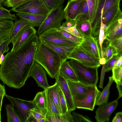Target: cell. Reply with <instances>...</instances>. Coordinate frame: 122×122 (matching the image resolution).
I'll return each instance as SVG.
<instances>
[{"instance_id":"obj_1","label":"cell","mask_w":122,"mask_h":122,"mask_svg":"<svg viewBox=\"0 0 122 122\" xmlns=\"http://www.w3.org/2000/svg\"><path fill=\"white\" fill-rule=\"evenodd\" d=\"M40 42L38 36L33 34L5 56L0 69V79L3 83L16 89L24 86L29 77Z\"/></svg>"},{"instance_id":"obj_2","label":"cell","mask_w":122,"mask_h":122,"mask_svg":"<svg viewBox=\"0 0 122 122\" xmlns=\"http://www.w3.org/2000/svg\"><path fill=\"white\" fill-rule=\"evenodd\" d=\"M34 60L44 69L52 78H54L59 74L60 67L64 61L55 52L40 41L35 54Z\"/></svg>"},{"instance_id":"obj_3","label":"cell","mask_w":122,"mask_h":122,"mask_svg":"<svg viewBox=\"0 0 122 122\" xmlns=\"http://www.w3.org/2000/svg\"><path fill=\"white\" fill-rule=\"evenodd\" d=\"M68 62L79 81L88 86H96L98 80V68L87 67L77 61L70 59Z\"/></svg>"},{"instance_id":"obj_4","label":"cell","mask_w":122,"mask_h":122,"mask_svg":"<svg viewBox=\"0 0 122 122\" xmlns=\"http://www.w3.org/2000/svg\"><path fill=\"white\" fill-rule=\"evenodd\" d=\"M5 96L10 102L21 122H30L31 119V110L36 107L33 100H23L6 94Z\"/></svg>"},{"instance_id":"obj_5","label":"cell","mask_w":122,"mask_h":122,"mask_svg":"<svg viewBox=\"0 0 122 122\" xmlns=\"http://www.w3.org/2000/svg\"><path fill=\"white\" fill-rule=\"evenodd\" d=\"M64 19L63 6L60 5L51 9L44 22L38 27L37 35L39 36L45 30L50 28L58 29Z\"/></svg>"},{"instance_id":"obj_6","label":"cell","mask_w":122,"mask_h":122,"mask_svg":"<svg viewBox=\"0 0 122 122\" xmlns=\"http://www.w3.org/2000/svg\"><path fill=\"white\" fill-rule=\"evenodd\" d=\"M121 0H97L94 16L91 21L92 36L95 37L99 34L101 16L110 7Z\"/></svg>"},{"instance_id":"obj_7","label":"cell","mask_w":122,"mask_h":122,"mask_svg":"<svg viewBox=\"0 0 122 122\" xmlns=\"http://www.w3.org/2000/svg\"><path fill=\"white\" fill-rule=\"evenodd\" d=\"M49 11L44 0H26L12 10L17 13L41 15H46Z\"/></svg>"},{"instance_id":"obj_8","label":"cell","mask_w":122,"mask_h":122,"mask_svg":"<svg viewBox=\"0 0 122 122\" xmlns=\"http://www.w3.org/2000/svg\"><path fill=\"white\" fill-rule=\"evenodd\" d=\"M101 92L96 86H89V91L84 96L81 98L73 97L76 108L93 111Z\"/></svg>"},{"instance_id":"obj_9","label":"cell","mask_w":122,"mask_h":122,"mask_svg":"<svg viewBox=\"0 0 122 122\" xmlns=\"http://www.w3.org/2000/svg\"><path fill=\"white\" fill-rule=\"evenodd\" d=\"M71 59L77 61L87 67L98 68L101 66L98 59L89 55L79 45L69 55L68 59Z\"/></svg>"},{"instance_id":"obj_10","label":"cell","mask_w":122,"mask_h":122,"mask_svg":"<svg viewBox=\"0 0 122 122\" xmlns=\"http://www.w3.org/2000/svg\"><path fill=\"white\" fill-rule=\"evenodd\" d=\"M106 39L110 42L122 36V12L120 10L113 17L104 30Z\"/></svg>"},{"instance_id":"obj_11","label":"cell","mask_w":122,"mask_h":122,"mask_svg":"<svg viewBox=\"0 0 122 122\" xmlns=\"http://www.w3.org/2000/svg\"><path fill=\"white\" fill-rule=\"evenodd\" d=\"M57 29L50 28L45 30L38 36L40 40L55 44L74 46L78 45L62 36L58 32Z\"/></svg>"},{"instance_id":"obj_12","label":"cell","mask_w":122,"mask_h":122,"mask_svg":"<svg viewBox=\"0 0 122 122\" xmlns=\"http://www.w3.org/2000/svg\"><path fill=\"white\" fill-rule=\"evenodd\" d=\"M98 39L91 36L82 38L79 45L89 55L99 59L101 58V52Z\"/></svg>"},{"instance_id":"obj_13","label":"cell","mask_w":122,"mask_h":122,"mask_svg":"<svg viewBox=\"0 0 122 122\" xmlns=\"http://www.w3.org/2000/svg\"><path fill=\"white\" fill-rule=\"evenodd\" d=\"M119 99L118 98L115 100L99 106L95 112V118L97 122H105L110 121V116L118 105Z\"/></svg>"},{"instance_id":"obj_14","label":"cell","mask_w":122,"mask_h":122,"mask_svg":"<svg viewBox=\"0 0 122 122\" xmlns=\"http://www.w3.org/2000/svg\"><path fill=\"white\" fill-rule=\"evenodd\" d=\"M30 76L35 80L38 86L44 90L50 86L48 83L46 71L41 65L35 61L30 73Z\"/></svg>"},{"instance_id":"obj_15","label":"cell","mask_w":122,"mask_h":122,"mask_svg":"<svg viewBox=\"0 0 122 122\" xmlns=\"http://www.w3.org/2000/svg\"><path fill=\"white\" fill-rule=\"evenodd\" d=\"M55 78L56 82L59 85L65 97L68 110L71 112L75 110L76 108L66 80L59 73Z\"/></svg>"},{"instance_id":"obj_16","label":"cell","mask_w":122,"mask_h":122,"mask_svg":"<svg viewBox=\"0 0 122 122\" xmlns=\"http://www.w3.org/2000/svg\"><path fill=\"white\" fill-rule=\"evenodd\" d=\"M32 25H27L17 33L12 42L13 45L11 51H14L31 36L36 34L37 31Z\"/></svg>"},{"instance_id":"obj_17","label":"cell","mask_w":122,"mask_h":122,"mask_svg":"<svg viewBox=\"0 0 122 122\" xmlns=\"http://www.w3.org/2000/svg\"><path fill=\"white\" fill-rule=\"evenodd\" d=\"M40 41L55 52L64 61L68 59L69 55L77 46L55 44L45 41Z\"/></svg>"},{"instance_id":"obj_18","label":"cell","mask_w":122,"mask_h":122,"mask_svg":"<svg viewBox=\"0 0 122 122\" xmlns=\"http://www.w3.org/2000/svg\"><path fill=\"white\" fill-rule=\"evenodd\" d=\"M66 80L73 97L81 98L88 92L89 86L79 81H74L68 80Z\"/></svg>"},{"instance_id":"obj_19","label":"cell","mask_w":122,"mask_h":122,"mask_svg":"<svg viewBox=\"0 0 122 122\" xmlns=\"http://www.w3.org/2000/svg\"><path fill=\"white\" fill-rule=\"evenodd\" d=\"M83 0H72L68 1L64 9V19L66 20H75L78 13L81 2Z\"/></svg>"},{"instance_id":"obj_20","label":"cell","mask_w":122,"mask_h":122,"mask_svg":"<svg viewBox=\"0 0 122 122\" xmlns=\"http://www.w3.org/2000/svg\"><path fill=\"white\" fill-rule=\"evenodd\" d=\"M14 23L11 20L0 19V42L10 37Z\"/></svg>"},{"instance_id":"obj_21","label":"cell","mask_w":122,"mask_h":122,"mask_svg":"<svg viewBox=\"0 0 122 122\" xmlns=\"http://www.w3.org/2000/svg\"><path fill=\"white\" fill-rule=\"evenodd\" d=\"M16 14L20 18L27 20L34 27H39L46 18L47 15H41L23 13L16 12Z\"/></svg>"},{"instance_id":"obj_22","label":"cell","mask_w":122,"mask_h":122,"mask_svg":"<svg viewBox=\"0 0 122 122\" xmlns=\"http://www.w3.org/2000/svg\"><path fill=\"white\" fill-rule=\"evenodd\" d=\"M59 73L66 80L74 81H79L74 70L67 60L62 63Z\"/></svg>"},{"instance_id":"obj_23","label":"cell","mask_w":122,"mask_h":122,"mask_svg":"<svg viewBox=\"0 0 122 122\" xmlns=\"http://www.w3.org/2000/svg\"><path fill=\"white\" fill-rule=\"evenodd\" d=\"M76 28L82 38L92 36L90 22L86 19L76 20Z\"/></svg>"},{"instance_id":"obj_24","label":"cell","mask_w":122,"mask_h":122,"mask_svg":"<svg viewBox=\"0 0 122 122\" xmlns=\"http://www.w3.org/2000/svg\"><path fill=\"white\" fill-rule=\"evenodd\" d=\"M119 2L108 9L101 16V22L107 26L113 17L121 10Z\"/></svg>"},{"instance_id":"obj_25","label":"cell","mask_w":122,"mask_h":122,"mask_svg":"<svg viewBox=\"0 0 122 122\" xmlns=\"http://www.w3.org/2000/svg\"><path fill=\"white\" fill-rule=\"evenodd\" d=\"M60 88L57 83L50 86L46 89L47 93L56 105L59 112L61 114V111L59 103V92Z\"/></svg>"},{"instance_id":"obj_26","label":"cell","mask_w":122,"mask_h":122,"mask_svg":"<svg viewBox=\"0 0 122 122\" xmlns=\"http://www.w3.org/2000/svg\"><path fill=\"white\" fill-rule=\"evenodd\" d=\"M33 100L36 105V107L46 115V110L45 90L44 89L43 91L37 93Z\"/></svg>"},{"instance_id":"obj_27","label":"cell","mask_w":122,"mask_h":122,"mask_svg":"<svg viewBox=\"0 0 122 122\" xmlns=\"http://www.w3.org/2000/svg\"><path fill=\"white\" fill-rule=\"evenodd\" d=\"M109 81L107 85L103 89L97 100L96 105L101 106L107 103L108 100L110 87L114 81L112 76L109 77Z\"/></svg>"},{"instance_id":"obj_28","label":"cell","mask_w":122,"mask_h":122,"mask_svg":"<svg viewBox=\"0 0 122 122\" xmlns=\"http://www.w3.org/2000/svg\"><path fill=\"white\" fill-rule=\"evenodd\" d=\"M14 22L11 34L10 43H12L17 33L24 27L29 25H33L27 20L21 18L19 19L16 20Z\"/></svg>"},{"instance_id":"obj_29","label":"cell","mask_w":122,"mask_h":122,"mask_svg":"<svg viewBox=\"0 0 122 122\" xmlns=\"http://www.w3.org/2000/svg\"><path fill=\"white\" fill-rule=\"evenodd\" d=\"M46 116L49 122H73L72 115L71 112L68 111L58 115H46Z\"/></svg>"},{"instance_id":"obj_30","label":"cell","mask_w":122,"mask_h":122,"mask_svg":"<svg viewBox=\"0 0 122 122\" xmlns=\"http://www.w3.org/2000/svg\"><path fill=\"white\" fill-rule=\"evenodd\" d=\"M45 90L46 100V115L55 116L60 114H61L58 111L50 96L47 93L46 89Z\"/></svg>"},{"instance_id":"obj_31","label":"cell","mask_w":122,"mask_h":122,"mask_svg":"<svg viewBox=\"0 0 122 122\" xmlns=\"http://www.w3.org/2000/svg\"><path fill=\"white\" fill-rule=\"evenodd\" d=\"M89 10L88 5L86 0H83L80 2V8L76 20L86 19L89 20Z\"/></svg>"},{"instance_id":"obj_32","label":"cell","mask_w":122,"mask_h":122,"mask_svg":"<svg viewBox=\"0 0 122 122\" xmlns=\"http://www.w3.org/2000/svg\"><path fill=\"white\" fill-rule=\"evenodd\" d=\"M8 122H21L11 104L5 105Z\"/></svg>"},{"instance_id":"obj_33","label":"cell","mask_w":122,"mask_h":122,"mask_svg":"<svg viewBox=\"0 0 122 122\" xmlns=\"http://www.w3.org/2000/svg\"><path fill=\"white\" fill-rule=\"evenodd\" d=\"M108 43L106 47L102 48L103 51L104 52L106 62L113 56L118 54L115 47L111 43L108 42Z\"/></svg>"},{"instance_id":"obj_34","label":"cell","mask_w":122,"mask_h":122,"mask_svg":"<svg viewBox=\"0 0 122 122\" xmlns=\"http://www.w3.org/2000/svg\"><path fill=\"white\" fill-rule=\"evenodd\" d=\"M107 26V25L101 22L99 33V42L101 51V58L105 57V53L102 50V46L104 41L106 39L104 31Z\"/></svg>"},{"instance_id":"obj_35","label":"cell","mask_w":122,"mask_h":122,"mask_svg":"<svg viewBox=\"0 0 122 122\" xmlns=\"http://www.w3.org/2000/svg\"><path fill=\"white\" fill-rule=\"evenodd\" d=\"M112 78L116 83L122 82V65L112 69Z\"/></svg>"},{"instance_id":"obj_36","label":"cell","mask_w":122,"mask_h":122,"mask_svg":"<svg viewBox=\"0 0 122 122\" xmlns=\"http://www.w3.org/2000/svg\"><path fill=\"white\" fill-rule=\"evenodd\" d=\"M57 31L62 36L65 38L76 43L78 45L82 41V38L76 37L64 30L58 29Z\"/></svg>"},{"instance_id":"obj_37","label":"cell","mask_w":122,"mask_h":122,"mask_svg":"<svg viewBox=\"0 0 122 122\" xmlns=\"http://www.w3.org/2000/svg\"><path fill=\"white\" fill-rule=\"evenodd\" d=\"M10 11L1 5H0V19H7L13 20H17V16L15 14H11Z\"/></svg>"},{"instance_id":"obj_38","label":"cell","mask_w":122,"mask_h":122,"mask_svg":"<svg viewBox=\"0 0 122 122\" xmlns=\"http://www.w3.org/2000/svg\"><path fill=\"white\" fill-rule=\"evenodd\" d=\"M26 0H6L3 3V5L9 7H11L12 8L10 11L16 9L23 2Z\"/></svg>"},{"instance_id":"obj_39","label":"cell","mask_w":122,"mask_h":122,"mask_svg":"<svg viewBox=\"0 0 122 122\" xmlns=\"http://www.w3.org/2000/svg\"><path fill=\"white\" fill-rule=\"evenodd\" d=\"M122 52L119 53L113 56L106 62L105 64L106 72H108L112 70L117 61L119 57L122 56Z\"/></svg>"},{"instance_id":"obj_40","label":"cell","mask_w":122,"mask_h":122,"mask_svg":"<svg viewBox=\"0 0 122 122\" xmlns=\"http://www.w3.org/2000/svg\"><path fill=\"white\" fill-rule=\"evenodd\" d=\"M89 8V20L91 22L94 16L97 0H86Z\"/></svg>"},{"instance_id":"obj_41","label":"cell","mask_w":122,"mask_h":122,"mask_svg":"<svg viewBox=\"0 0 122 122\" xmlns=\"http://www.w3.org/2000/svg\"><path fill=\"white\" fill-rule=\"evenodd\" d=\"M59 95L61 114L64 113L68 110L65 98L60 88L59 92Z\"/></svg>"},{"instance_id":"obj_42","label":"cell","mask_w":122,"mask_h":122,"mask_svg":"<svg viewBox=\"0 0 122 122\" xmlns=\"http://www.w3.org/2000/svg\"><path fill=\"white\" fill-rule=\"evenodd\" d=\"M31 120L33 118L34 122H36V121L39 119L46 118V115L36 107L31 110Z\"/></svg>"},{"instance_id":"obj_43","label":"cell","mask_w":122,"mask_h":122,"mask_svg":"<svg viewBox=\"0 0 122 122\" xmlns=\"http://www.w3.org/2000/svg\"><path fill=\"white\" fill-rule=\"evenodd\" d=\"M10 38L0 42V58L5 53L8 52L10 49L8 45L10 44Z\"/></svg>"},{"instance_id":"obj_44","label":"cell","mask_w":122,"mask_h":122,"mask_svg":"<svg viewBox=\"0 0 122 122\" xmlns=\"http://www.w3.org/2000/svg\"><path fill=\"white\" fill-rule=\"evenodd\" d=\"M49 10L51 9L62 5L65 0H44Z\"/></svg>"},{"instance_id":"obj_45","label":"cell","mask_w":122,"mask_h":122,"mask_svg":"<svg viewBox=\"0 0 122 122\" xmlns=\"http://www.w3.org/2000/svg\"><path fill=\"white\" fill-rule=\"evenodd\" d=\"M109 42L111 43L115 47L118 53L122 52V36L115 38Z\"/></svg>"},{"instance_id":"obj_46","label":"cell","mask_w":122,"mask_h":122,"mask_svg":"<svg viewBox=\"0 0 122 122\" xmlns=\"http://www.w3.org/2000/svg\"><path fill=\"white\" fill-rule=\"evenodd\" d=\"M72 116L73 122H88L92 121L88 117L83 116L75 112L72 113Z\"/></svg>"},{"instance_id":"obj_47","label":"cell","mask_w":122,"mask_h":122,"mask_svg":"<svg viewBox=\"0 0 122 122\" xmlns=\"http://www.w3.org/2000/svg\"><path fill=\"white\" fill-rule=\"evenodd\" d=\"M58 29L64 30L76 37L82 38L76 28V24L74 26L70 27H63L61 25Z\"/></svg>"},{"instance_id":"obj_48","label":"cell","mask_w":122,"mask_h":122,"mask_svg":"<svg viewBox=\"0 0 122 122\" xmlns=\"http://www.w3.org/2000/svg\"><path fill=\"white\" fill-rule=\"evenodd\" d=\"M76 24L75 20H66L63 22L61 26L64 27H70L74 26Z\"/></svg>"},{"instance_id":"obj_49","label":"cell","mask_w":122,"mask_h":122,"mask_svg":"<svg viewBox=\"0 0 122 122\" xmlns=\"http://www.w3.org/2000/svg\"><path fill=\"white\" fill-rule=\"evenodd\" d=\"M102 65V66L101 74L100 83L99 85V87L102 89L103 88L104 77L106 72L105 64Z\"/></svg>"},{"instance_id":"obj_50","label":"cell","mask_w":122,"mask_h":122,"mask_svg":"<svg viewBox=\"0 0 122 122\" xmlns=\"http://www.w3.org/2000/svg\"><path fill=\"white\" fill-rule=\"evenodd\" d=\"M112 122H122V112H119L116 113Z\"/></svg>"},{"instance_id":"obj_51","label":"cell","mask_w":122,"mask_h":122,"mask_svg":"<svg viewBox=\"0 0 122 122\" xmlns=\"http://www.w3.org/2000/svg\"><path fill=\"white\" fill-rule=\"evenodd\" d=\"M116 86L119 93V99L122 97V82H119L116 83Z\"/></svg>"},{"instance_id":"obj_52","label":"cell","mask_w":122,"mask_h":122,"mask_svg":"<svg viewBox=\"0 0 122 122\" xmlns=\"http://www.w3.org/2000/svg\"><path fill=\"white\" fill-rule=\"evenodd\" d=\"M6 94L4 86L1 85L0 83V96L4 97Z\"/></svg>"},{"instance_id":"obj_53","label":"cell","mask_w":122,"mask_h":122,"mask_svg":"<svg viewBox=\"0 0 122 122\" xmlns=\"http://www.w3.org/2000/svg\"><path fill=\"white\" fill-rule=\"evenodd\" d=\"M122 65V56L119 57L115 63L114 67H116Z\"/></svg>"},{"instance_id":"obj_54","label":"cell","mask_w":122,"mask_h":122,"mask_svg":"<svg viewBox=\"0 0 122 122\" xmlns=\"http://www.w3.org/2000/svg\"><path fill=\"white\" fill-rule=\"evenodd\" d=\"M99 63L100 65H104L106 62V60L105 57L101 58L99 60Z\"/></svg>"},{"instance_id":"obj_55","label":"cell","mask_w":122,"mask_h":122,"mask_svg":"<svg viewBox=\"0 0 122 122\" xmlns=\"http://www.w3.org/2000/svg\"><path fill=\"white\" fill-rule=\"evenodd\" d=\"M37 122H49L48 120L46 118H42L37 120L36 121Z\"/></svg>"},{"instance_id":"obj_56","label":"cell","mask_w":122,"mask_h":122,"mask_svg":"<svg viewBox=\"0 0 122 122\" xmlns=\"http://www.w3.org/2000/svg\"><path fill=\"white\" fill-rule=\"evenodd\" d=\"M4 97L0 96V110L1 111V109L2 107V101Z\"/></svg>"},{"instance_id":"obj_57","label":"cell","mask_w":122,"mask_h":122,"mask_svg":"<svg viewBox=\"0 0 122 122\" xmlns=\"http://www.w3.org/2000/svg\"><path fill=\"white\" fill-rule=\"evenodd\" d=\"M5 57V56L3 54L2 55L0 58V65H1L2 61L3 60Z\"/></svg>"},{"instance_id":"obj_58","label":"cell","mask_w":122,"mask_h":122,"mask_svg":"<svg viewBox=\"0 0 122 122\" xmlns=\"http://www.w3.org/2000/svg\"><path fill=\"white\" fill-rule=\"evenodd\" d=\"M6 0H0V5H1V4Z\"/></svg>"},{"instance_id":"obj_59","label":"cell","mask_w":122,"mask_h":122,"mask_svg":"<svg viewBox=\"0 0 122 122\" xmlns=\"http://www.w3.org/2000/svg\"><path fill=\"white\" fill-rule=\"evenodd\" d=\"M1 111L0 110V122H1Z\"/></svg>"},{"instance_id":"obj_60","label":"cell","mask_w":122,"mask_h":122,"mask_svg":"<svg viewBox=\"0 0 122 122\" xmlns=\"http://www.w3.org/2000/svg\"><path fill=\"white\" fill-rule=\"evenodd\" d=\"M67 0L68 1H70L71 0Z\"/></svg>"},{"instance_id":"obj_61","label":"cell","mask_w":122,"mask_h":122,"mask_svg":"<svg viewBox=\"0 0 122 122\" xmlns=\"http://www.w3.org/2000/svg\"></svg>"}]
</instances>
